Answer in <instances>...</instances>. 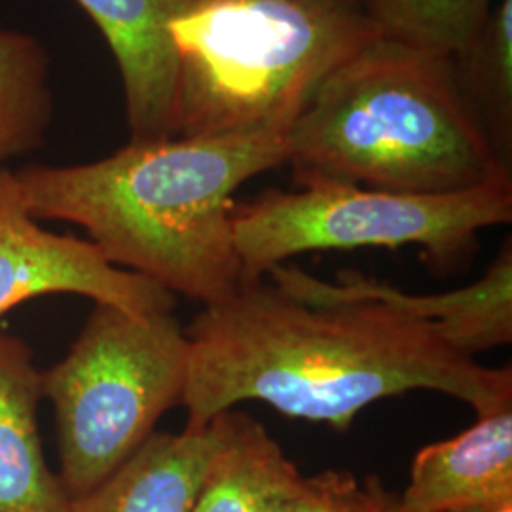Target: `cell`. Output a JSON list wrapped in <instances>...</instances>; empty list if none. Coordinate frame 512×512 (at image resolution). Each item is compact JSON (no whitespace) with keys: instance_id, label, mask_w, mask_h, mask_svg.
I'll return each mask as SVG.
<instances>
[{"instance_id":"cell-1","label":"cell","mask_w":512,"mask_h":512,"mask_svg":"<svg viewBox=\"0 0 512 512\" xmlns=\"http://www.w3.org/2000/svg\"><path fill=\"white\" fill-rule=\"evenodd\" d=\"M190 342L184 429H203L245 401L346 431L366 406L437 391L476 418L512 406V368L461 355L440 330L378 302L315 308L262 279L203 306Z\"/></svg>"},{"instance_id":"cell-2","label":"cell","mask_w":512,"mask_h":512,"mask_svg":"<svg viewBox=\"0 0 512 512\" xmlns=\"http://www.w3.org/2000/svg\"><path fill=\"white\" fill-rule=\"evenodd\" d=\"M287 164L285 135L129 141L103 160L14 173L35 219L82 226L110 264L203 306L241 283L234 194Z\"/></svg>"},{"instance_id":"cell-3","label":"cell","mask_w":512,"mask_h":512,"mask_svg":"<svg viewBox=\"0 0 512 512\" xmlns=\"http://www.w3.org/2000/svg\"><path fill=\"white\" fill-rule=\"evenodd\" d=\"M298 184L452 194L512 181L452 55L376 35L323 80L285 133Z\"/></svg>"},{"instance_id":"cell-4","label":"cell","mask_w":512,"mask_h":512,"mask_svg":"<svg viewBox=\"0 0 512 512\" xmlns=\"http://www.w3.org/2000/svg\"><path fill=\"white\" fill-rule=\"evenodd\" d=\"M169 33L175 137L285 135L323 80L380 35L349 0H188Z\"/></svg>"},{"instance_id":"cell-5","label":"cell","mask_w":512,"mask_h":512,"mask_svg":"<svg viewBox=\"0 0 512 512\" xmlns=\"http://www.w3.org/2000/svg\"><path fill=\"white\" fill-rule=\"evenodd\" d=\"M190 342L173 313L133 315L95 304L67 357L42 372L55 408L59 480L90 494L181 404Z\"/></svg>"},{"instance_id":"cell-6","label":"cell","mask_w":512,"mask_h":512,"mask_svg":"<svg viewBox=\"0 0 512 512\" xmlns=\"http://www.w3.org/2000/svg\"><path fill=\"white\" fill-rule=\"evenodd\" d=\"M512 220V181L452 194H403L338 181H308L298 192L268 190L236 203L232 224L241 283L311 251L418 245L440 270L475 251L478 234Z\"/></svg>"},{"instance_id":"cell-7","label":"cell","mask_w":512,"mask_h":512,"mask_svg":"<svg viewBox=\"0 0 512 512\" xmlns=\"http://www.w3.org/2000/svg\"><path fill=\"white\" fill-rule=\"evenodd\" d=\"M44 294H80L133 315L175 308V294L110 264L92 241L40 228L14 173L0 169V315Z\"/></svg>"},{"instance_id":"cell-8","label":"cell","mask_w":512,"mask_h":512,"mask_svg":"<svg viewBox=\"0 0 512 512\" xmlns=\"http://www.w3.org/2000/svg\"><path fill=\"white\" fill-rule=\"evenodd\" d=\"M268 274L279 291L323 308L349 302H378L431 323L465 357L512 342V243H503L486 274L452 293H404L374 277L344 270L336 283L317 279L293 264H277Z\"/></svg>"},{"instance_id":"cell-9","label":"cell","mask_w":512,"mask_h":512,"mask_svg":"<svg viewBox=\"0 0 512 512\" xmlns=\"http://www.w3.org/2000/svg\"><path fill=\"white\" fill-rule=\"evenodd\" d=\"M118 63L131 141L175 137L177 55L169 33L188 0H76Z\"/></svg>"},{"instance_id":"cell-10","label":"cell","mask_w":512,"mask_h":512,"mask_svg":"<svg viewBox=\"0 0 512 512\" xmlns=\"http://www.w3.org/2000/svg\"><path fill=\"white\" fill-rule=\"evenodd\" d=\"M401 512H486L512 507V406L465 433L425 446L397 495Z\"/></svg>"},{"instance_id":"cell-11","label":"cell","mask_w":512,"mask_h":512,"mask_svg":"<svg viewBox=\"0 0 512 512\" xmlns=\"http://www.w3.org/2000/svg\"><path fill=\"white\" fill-rule=\"evenodd\" d=\"M222 414L203 429L154 433L69 512H192L222 440Z\"/></svg>"},{"instance_id":"cell-12","label":"cell","mask_w":512,"mask_h":512,"mask_svg":"<svg viewBox=\"0 0 512 512\" xmlns=\"http://www.w3.org/2000/svg\"><path fill=\"white\" fill-rule=\"evenodd\" d=\"M42 372L33 351L0 332V512H69L65 492L42 452L37 410Z\"/></svg>"},{"instance_id":"cell-13","label":"cell","mask_w":512,"mask_h":512,"mask_svg":"<svg viewBox=\"0 0 512 512\" xmlns=\"http://www.w3.org/2000/svg\"><path fill=\"white\" fill-rule=\"evenodd\" d=\"M222 440L192 512H264L300 471L262 423L222 414Z\"/></svg>"},{"instance_id":"cell-14","label":"cell","mask_w":512,"mask_h":512,"mask_svg":"<svg viewBox=\"0 0 512 512\" xmlns=\"http://www.w3.org/2000/svg\"><path fill=\"white\" fill-rule=\"evenodd\" d=\"M459 88L495 154L512 160V0L490 8L467 46L454 55Z\"/></svg>"},{"instance_id":"cell-15","label":"cell","mask_w":512,"mask_h":512,"mask_svg":"<svg viewBox=\"0 0 512 512\" xmlns=\"http://www.w3.org/2000/svg\"><path fill=\"white\" fill-rule=\"evenodd\" d=\"M48 118L46 55L33 38L0 29V165L35 147Z\"/></svg>"},{"instance_id":"cell-16","label":"cell","mask_w":512,"mask_h":512,"mask_svg":"<svg viewBox=\"0 0 512 512\" xmlns=\"http://www.w3.org/2000/svg\"><path fill=\"white\" fill-rule=\"evenodd\" d=\"M380 35L459 54L488 16L492 0H357Z\"/></svg>"},{"instance_id":"cell-17","label":"cell","mask_w":512,"mask_h":512,"mask_svg":"<svg viewBox=\"0 0 512 512\" xmlns=\"http://www.w3.org/2000/svg\"><path fill=\"white\" fill-rule=\"evenodd\" d=\"M264 512H401L397 495L376 476L359 480L348 471L302 473L272 499Z\"/></svg>"},{"instance_id":"cell-18","label":"cell","mask_w":512,"mask_h":512,"mask_svg":"<svg viewBox=\"0 0 512 512\" xmlns=\"http://www.w3.org/2000/svg\"><path fill=\"white\" fill-rule=\"evenodd\" d=\"M486 512H512V507H503V509H497V511H486Z\"/></svg>"},{"instance_id":"cell-19","label":"cell","mask_w":512,"mask_h":512,"mask_svg":"<svg viewBox=\"0 0 512 512\" xmlns=\"http://www.w3.org/2000/svg\"><path fill=\"white\" fill-rule=\"evenodd\" d=\"M349 2H357V0H349Z\"/></svg>"}]
</instances>
